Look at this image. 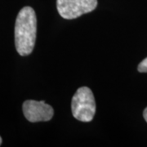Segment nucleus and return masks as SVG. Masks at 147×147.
Wrapping results in <instances>:
<instances>
[{"label":"nucleus","instance_id":"nucleus-1","mask_svg":"<svg viewBox=\"0 0 147 147\" xmlns=\"http://www.w3.org/2000/svg\"><path fill=\"white\" fill-rule=\"evenodd\" d=\"M37 34V17L31 7H24L16 17L15 45L19 55L28 56L33 52Z\"/></svg>","mask_w":147,"mask_h":147},{"label":"nucleus","instance_id":"nucleus-2","mask_svg":"<svg viewBox=\"0 0 147 147\" xmlns=\"http://www.w3.org/2000/svg\"><path fill=\"white\" fill-rule=\"evenodd\" d=\"M72 115L81 122L88 123L93 119L96 113V101L92 90L81 87L74 95L71 102Z\"/></svg>","mask_w":147,"mask_h":147},{"label":"nucleus","instance_id":"nucleus-3","mask_svg":"<svg viewBox=\"0 0 147 147\" xmlns=\"http://www.w3.org/2000/svg\"><path fill=\"white\" fill-rule=\"evenodd\" d=\"M97 7V0H57V8L61 16L66 20L76 19L89 13Z\"/></svg>","mask_w":147,"mask_h":147},{"label":"nucleus","instance_id":"nucleus-4","mask_svg":"<svg viewBox=\"0 0 147 147\" xmlns=\"http://www.w3.org/2000/svg\"><path fill=\"white\" fill-rule=\"evenodd\" d=\"M22 110L27 120L31 123L47 122L51 120L54 115L53 108L46 104L44 100H26L23 103Z\"/></svg>","mask_w":147,"mask_h":147},{"label":"nucleus","instance_id":"nucleus-5","mask_svg":"<svg viewBox=\"0 0 147 147\" xmlns=\"http://www.w3.org/2000/svg\"><path fill=\"white\" fill-rule=\"evenodd\" d=\"M137 69L141 73H147V57L145 58L142 62H140Z\"/></svg>","mask_w":147,"mask_h":147},{"label":"nucleus","instance_id":"nucleus-6","mask_svg":"<svg viewBox=\"0 0 147 147\" xmlns=\"http://www.w3.org/2000/svg\"><path fill=\"white\" fill-rule=\"evenodd\" d=\"M143 117H144L145 120L146 121L147 123V107L144 110V111H143Z\"/></svg>","mask_w":147,"mask_h":147},{"label":"nucleus","instance_id":"nucleus-7","mask_svg":"<svg viewBox=\"0 0 147 147\" xmlns=\"http://www.w3.org/2000/svg\"><path fill=\"white\" fill-rule=\"evenodd\" d=\"M2 142H3V141H2V137H0V146L2 145Z\"/></svg>","mask_w":147,"mask_h":147}]
</instances>
